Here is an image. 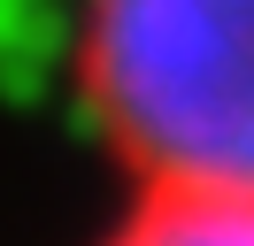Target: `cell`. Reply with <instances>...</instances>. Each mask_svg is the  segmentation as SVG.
Segmentation results:
<instances>
[{
	"label": "cell",
	"mask_w": 254,
	"mask_h": 246,
	"mask_svg": "<svg viewBox=\"0 0 254 246\" xmlns=\"http://www.w3.org/2000/svg\"><path fill=\"white\" fill-rule=\"evenodd\" d=\"M77 108L131 184L254 192V0H85Z\"/></svg>",
	"instance_id": "cell-1"
},
{
	"label": "cell",
	"mask_w": 254,
	"mask_h": 246,
	"mask_svg": "<svg viewBox=\"0 0 254 246\" xmlns=\"http://www.w3.org/2000/svg\"><path fill=\"white\" fill-rule=\"evenodd\" d=\"M93 246H254V192L131 184L124 215H116Z\"/></svg>",
	"instance_id": "cell-2"
}]
</instances>
